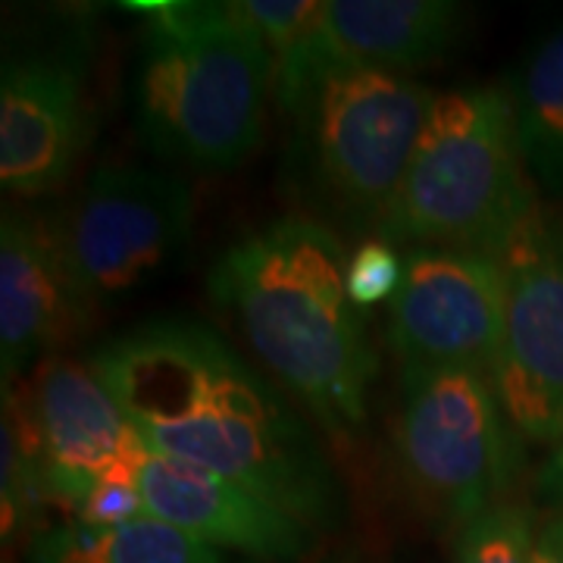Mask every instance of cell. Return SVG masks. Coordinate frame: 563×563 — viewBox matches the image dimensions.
<instances>
[{
    "mask_svg": "<svg viewBox=\"0 0 563 563\" xmlns=\"http://www.w3.org/2000/svg\"><path fill=\"white\" fill-rule=\"evenodd\" d=\"M135 120L144 144L198 169L232 173L266 132L276 60L235 0H139Z\"/></svg>",
    "mask_w": 563,
    "mask_h": 563,
    "instance_id": "3",
    "label": "cell"
},
{
    "mask_svg": "<svg viewBox=\"0 0 563 563\" xmlns=\"http://www.w3.org/2000/svg\"><path fill=\"white\" fill-rule=\"evenodd\" d=\"M388 342L401 366L492 376L504 342V273L495 254L420 247L404 257L388 301Z\"/></svg>",
    "mask_w": 563,
    "mask_h": 563,
    "instance_id": "10",
    "label": "cell"
},
{
    "mask_svg": "<svg viewBox=\"0 0 563 563\" xmlns=\"http://www.w3.org/2000/svg\"><path fill=\"white\" fill-rule=\"evenodd\" d=\"M404 276V261L391 244L369 239L363 242L354 257H347V298L354 307H373V303L391 301Z\"/></svg>",
    "mask_w": 563,
    "mask_h": 563,
    "instance_id": "19",
    "label": "cell"
},
{
    "mask_svg": "<svg viewBox=\"0 0 563 563\" xmlns=\"http://www.w3.org/2000/svg\"><path fill=\"white\" fill-rule=\"evenodd\" d=\"M88 16L20 41L0 66V181L35 201L69 179L88 141Z\"/></svg>",
    "mask_w": 563,
    "mask_h": 563,
    "instance_id": "9",
    "label": "cell"
},
{
    "mask_svg": "<svg viewBox=\"0 0 563 563\" xmlns=\"http://www.w3.org/2000/svg\"><path fill=\"white\" fill-rule=\"evenodd\" d=\"M344 276L339 232L313 217H279L247 232L207 276L210 301L332 442L363 426L379 369Z\"/></svg>",
    "mask_w": 563,
    "mask_h": 563,
    "instance_id": "2",
    "label": "cell"
},
{
    "mask_svg": "<svg viewBox=\"0 0 563 563\" xmlns=\"http://www.w3.org/2000/svg\"><path fill=\"white\" fill-rule=\"evenodd\" d=\"M526 173L548 198L563 195V22L529 47L507 88Z\"/></svg>",
    "mask_w": 563,
    "mask_h": 563,
    "instance_id": "15",
    "label": "cell"
},
{
    "mask_svg": "<svg viewBox=\"0 0 563 563\" xmlns=\"http://www.w3.org/2000/svg\"><path fill=\"white\" fill-rule=\"evenodd\" d=\"M504 342L495 391L520 444L563 439V213L539 198L498 251Z\"/></svg>",
    "mask_w": 563,
    "mask_h": 563,
    "instance_id": "8",
    "label": "cell"
},
{
    "mask_svg": "<svg viewBox=\"0 0 563 563\" xmlns=\"http://www.w3.org/2000/svg\"><path fill=\"white\" fill-rule=\"evenodd\" d=\"M536 492L544 504H551L563 517V439L558 448H551V454L544 457L542 470L536 476Z\"/></svg>",
    "mask_w": 563,
    "mask_h": 563,
    "instance_id": "20",
    "label": "cell"
},
{
    "mask_svg": "<svg viewBox=\"0 0 563 563\" xmlns=\"http://www.w3.org/2000/svg\"><path fill=\"white\" fill-rule=\"evenodd\" d=\"M29 558L32 563H235L225 551L151 514L110 529H88L76 520L47 526L32 536Z\"/></svg>",
    "mask_w": 563,
    "mask_h": 563,
    "instance_id": "16",
    "label": "cell"
},
{
    "mask_svg": "<svg viewBox=\"0 0 563 563\" xmlns=\"http://www.w3.org/2000/svg\"><path fill=\"white\" fill-rule=\"evenodd\" d=\"M3 563H10V561H3Z\"/></svg>",
    "mask_w": 563,
    "mask_h": 563,
    "instance_id": "23",
    "label": "cell"
},
{
    "mask_svg": "<svg viewBox=\"0 0 563 563\" xmlns=\"http://www.w3.org/2000/svg\"><path fill=\"white\" fill-rule=\"evenodd\" d=\"M188 181L151 166H101L79 201L51 220L63 263L95 313L163 279L191 242Z\"/></svg>",
    "mask_w": 563,
    "mask_h": 563,
    "instance_id": "7",
    "label": "cell"
},
{
    "mask_svg": "<svg viewBox=\"0 0 563 563\" xmlns=\"http://www.w3.org/2000/svg\"><path fill=\"white\" fill-rule=\"evenodd\" d=\"M322 563H354V561H344V558H332V561H322Z\"/></svg>",
    "mask_w": 563,
    "mask_h": 563,
    "instance_id": "22",
    "label": "cell"
},
{
    "mask_svg": "<svg viewBox=\"0 0 563 563\" xmlns=\"http://www.w3.org/2000/svg\"><path fill=\"white\" fill-rule=\"evenodd\" d=\"M536 536L529 510L504 501L461 526L457 563H532Z\"/></svg>",
    "mask_w": 563,
    "mask_h": 563,
    "instance_id": "17",
    "label": "cell"
},
{
    "mask_svg": "<svg viewBox=\"0 0 563 563\" xmlns=\"http://www.w3.org/2000/svg\"><path fill=\"white\" fill-rule=\"evenodd\" d=\"M517 448L492 376L401 366L398 451L407 483L432 514L463 526L504 504Z\"/></svg>",
    "mask_w": 563,
    "mask_h": 563,
    "instance_id": "6",
    "label": "cell"
},
{
    "mask_svg": "<svg viewBox=\"0 0 563 563\" xmlns=\"http://www.w3.org/2000/svg\"><path fill=\"white\" fill-rule=\"evenodd\" d=\"M539 201L501 85L439 91L376 239L404 247L495 254Z\"/></svg>",
    "mask_w": 563,
    "mask_h": 563,
    "instance_id": "4",
    "label": "cell"
},
{
    "mask_svg": "<svg viewBox=\"0 0 563 563\" xmlns=\"http://www.w3.org/2000/svg\"><path fill=\"white\" fill-rule=\"evenodd\" d=\"M141 495L151 517L254 563L303 561L317 544V532L276 504L163 454H147Z\"/></svg>",
    "mask_w": 563,
    "mask_h": 563,
    "instance_id": "12",
    "label": "cell"
},
{
    "mask_svg": "<svg viewBox=\"0 0 563 563\" xmlns=\"http://www.w3.org/2000/svg\"><path fill=\"white\" fill-rule=\"evenodd\" d=\"M141 470L144 466H122L103 476L101 483L91 488L73 520L88 529H110L147 517L144 495H141Z\"/></svg>",
    "mask_w": 563,
    "mask_h": 563,
    "instance_id": "18",
    "label": "cell"
},
{
    "mask_svg": "<svg viewBox=\"0 0 563 563\" xmlns=\"http://www.w3.org/2000/svg\"><path fill=\"white\" fill-rule=\"evenodd\" d=\"M88 363L151 454L242 485L313 532L342 523V479L320 439L210 322H135Z\"/></svg>",
    "mask_w": 563,
    "mask_h": 563,
    "instance_id": "1",
    "label": "cell"
},
{
    "mask_svg": "<svg viewBox=\"0 0 563 563\" xmlns=\"http://www.w3.org/2000/svg\"><path fill=\"white\" fill-rule=\"evenodd\" d=\"M435 91L422 81L320 66L282 117L291 122V169L325 220L373 229L401 188ZM329 225V222H325Z\"/></svg>",
    "mask_w": 563,
    "mask_h": 563,
    "instance_id": "5",
    "label": "cell"
},
{
    "mask_svg": "<svg viewBox=\"0 0 563 563\" xmlns=\"http://www.w3.org/2000/svg\"><path fill=\"white\" fill-rule=\"evenodd\" d=\"M54 501L73 514L122 466H144L147 448L91 363L47 361L25 388Z\"/></svg>",
    "mask_w": 563,
    "mask_h": 563,
    "instance_id": "11",
    "label": "cell"
},
{
    "mask_svg": "<svg viewBox=\"0 0 563 563\" xmlns=\"http://www.w3.org/2000/svg\"><path fill=\"white\" fill-rule=\"evenodd\" d=\"M466 20L470 10L454 0H322L320 66L410 79L461 44Z\"/></svg>",
    "mask_w": 563,
    "mask_h": 563,
    "instance_id": "14",
    "label": "cell"
},
{
    "mask_svg": "<svg viewBox=\"0 0 563 563\" xmlns=\"http://www.w3.org/2000/svg\"><path fill=\"white\" fill-rule=\"evenodd\" d=\"M91 320L51 220L7 210L0 220V383L3 391Z\"/></svg>",
    "mask_w": 563,
    "mask_h": 563,
    "instance_id": "13",
    "label": "cell"
},
{
    "mask_svg": "<svg viewBox=\"0 0 563 563\" xmlns=\"http://www.w3.org/2000/svg\"><path fill=\"white\" fill-rule=\"evenodd\" d=\"M532 563H563V517H554L539 529Z\"/></svg>",
    "mask_w": 563,
    "mask_h": 563,
    "instance_id": "21",
    "label": "cell"
}]
</instances>
